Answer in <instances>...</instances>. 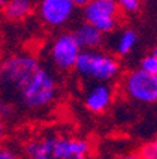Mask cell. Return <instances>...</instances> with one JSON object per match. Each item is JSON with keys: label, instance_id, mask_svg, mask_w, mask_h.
Listing matches in <instances>:
<instances>
[{"label": "cell", "instance_id": "cell-1", "mask_svg": "<svg viewBox=\"0 0 157 159\" xmlns=\"http://www.w3.org/2000/svg\"><path fill=\"white\" fill-rule=\"evenodd\" d=\"M2 81L26 108L41 109L57 97V81L34 56L19 53L2 64Z\"/></svg>", "mask_w": 157, "mask_h": 159}, {"label": "cell", "instance_id": "cell-2", "mask_svg": "<svg viewBox=\"0 0 157 159\" xmlns=\"http://www.w3.org/2000/svg\"><path fill=\"white\" fill-rule=\"evenodd\" d=\"M91 142L69 135H48L28 141L24 146L27 159H89Z\"/></svg>", "mask_w": 157, "mask_h": 159}, {"label": "cell", "instance_id": "cell-3", "mask_svg": "<svg viewBox=\"0 0 157 159\" xmlns=\"http://www.w3.org/2000/svg\"><path fill=\"white\" fill-rule=\"evenodd\" d=\"M75 71L84 78L108 83L118 77L119 63L111 54L98 50H82L75 64Z\"/></svg>", "mask_w": 157, "mask_h": 159}, {"label": "cell", "instance_id": "cell-4", "mask_svg": "<svg viewBox=\"0 0 157 159\" xmlns=\"http://www.w3.org/2000/svg\"><path fill=\"white\" fill-rule=\"evenodd\" d=\"M123 94L133 101L153 104L157 101V74L144 71L143 68L133 70L123 77Z\"/></svg>", "mask_w": 157, "mask_h": 159}, {"label": "cell", "instance_id": "cell-5", "mask_svg": "<svg viewBox=\"0 0 157 159\" xmlns=\"http://www.w3.org/2000/svg\"><path fill=\"white\" fill-rule=\"evenodd\" d=\"M122 10L115 0H89L84 6V20L102 33H112L119 26Z\"/></svg>", "mask_w": 157, "mask_h": 159}, {"label": "cell", "instance_id": "cell-6", "mask_svg": "<svg viewBox=\"0 0 157 159\" xmlns=\"http://www.w3.org/2000/svg\"><path fill=\"white\" fill-rule=\"evenodd\" d=\"M82 47L74 33H62L52 41L50 47V58L59 70L75 68V64L82 53Z\"/></svg>", "mask_w": 157, "mask_h": 159}, {"label": "cell", "instance_id": "cell-7", "mask_svg": "<svg viewBox=\"0 0 157 159\" xmlns=\"http://www.w3.org/2000/svg\"><path fill=\"white\" fill-rule=\"evenodd\" d=\"M75 6L74 0H40L38 14L46 24L61 27L69 21Z\"/></svg>", "mask_w": 157, "mask_h": 159}, {"label": "cell", "instance_id": "cell-8", "mask_svg": "<svg viewBox=\"0 0 157 159\" xmlns=\"http://www.w3.org/2000/svg\"><path fill=\"white\" fill-rule=\"evenodd\" d=\"M112 101H113L112 87L105 83H99L86 93L85 99H84V105L91 112L101 114L112 105Z\"/></svg>", "mask_w": 157, "mask_h": 159}, {"label": "cell", "instance_id": "cell-9", "mask_svg": "<svg viewBox=\"0 0 157 159\" xmlns=\"http://www.w3.org/2000/svg\"><path fill=\"white\" fill-rule=\"evenodd\" d=\"M76 40L79 41L84 50H95L102 46L103 43V34L99 29H96L94 24L84 21L78 29L74 31Z\"/></svg>", "mask_w": 157, "mask_h": 159}, {"label": "cell", "instance_id": "cell-10", "mask_svg": "<svg viewBox=\"0 0 157 159\" xmlns=\"http://www.w3.org/2000/svg\"><path fill=\"white\" fill-rule=\"evenodd\" d=\"M33 9V2L31 0H9L4 4V16L9 20H23L27 17Z\"/></svg>", "mask_w": 157, "mask_h": 159}, {"label": "cell", "instance_id": "cell-11", "mask_svg": "<svg viewBox=\"0 0 157 159\" xmlns=\"http://www.w3.org/2000/svg\"><path fill=\"white\" fill-rule=\"evenodd\" d=\"M137 41V34L133 30H124L119 36L118 43H116V53L119 56H126L133 50Z\"/></svg>", "mask_w": 157, "mask_h": 159}, {"label": "cell", "instance_id": "cell-12", "mask_svg": "<svg viewBox=\"0 0 157 159\" xmlns=\"http://www.w3.org/2000/svg\"><path fill=\"white\" fill-rule=\"evenodd\" d=\"M134 153H136L137 159H157V145L154 143V141L144 143Z\"/></svg>", "mask_w": 157, "mask_h": 159}, {"label": "cell", "instance_id": "cell-13", "mask_svg": "<svg viewBox=\"0 0 157 159\" xmlns=\"http://www.w3.org/2000/svg\"><path fill=\"white\" fill-rule=\"evenodd\" d=\"M140 68H143L147 73L157 74V57L154 54H149V56L143 57L140 61Z\"/></svg>", "mask_w": 157, "mask_h": 159}, {"label": "cell", "instance_id": "cell-14", "mask_svg": "<svg viewBox=\"0 0 157 159\" xmlns=\"http://www.w3.org/2000/svg\"><path fill=\"white\" fill-rule=\"evenodd\" d=\"M115 2H118L119 6L123 9V11H128V13L137 11L142 3L140 0H115Z\"/></svg>", "mask_w": 157, "mask_h": 159}, {"label": "cell", "instance_id": "cell-15", "mask_svg": "<svg viewBox=\"0 0 157 159\" xmlns=\"http://www.w3.org/2000/svg\"><path fill=\"white\" fill-rule=\"evenodd\" d=\"M0 159H20V158L17 156V153L14 152L13 149L2 148V151H0Z\"/></svg>", "mask_w": 157, "mask_h": 159}, {"label": "cell", "instance_id": "cell-16", "mask_svg": "<svg viewBox=\"0 0 157 159\" xmlns=\"http://www.w3.org/2000/svg\"><path fill=\"white\" fill-rule=\"evenodd\" d=\"M113 159H137V156H136V153H133V155H119L115 156Z\"/></svg>", "mask_w": 157, "mask_h": 159}, {"label": "cell", "instance_id": "cell-17", "mask_svg": "<svg viewBox=\"0 0 157 159\" xmlns=\"http://www.w3.org/2000/svg\"><path fill=\"white\" fill-rule=\"evenodd\" d=\"M74 2H75V4H76V6H81V7H84V6H85V4L89 2V0H74Z\"/></svg>", "mask_w": 157, "mask_h": 159}, {"label": "cell", "instance_id": "cell-18", "mask_svg": "<svg viewBox=\"0 0 157 159\" xmlns=\"http://www.w3.org/2000/svg\"><path fill=\"white\" fill-rule=\"evenodd\" d=\"M151 54H154V56H156V57H157V47H156V48H154V50H153V51H151Z\"/></svg>", "mask_w": 157, "mask_h": 159}, {"label": "cell", "instance_id": "cell-19", "mask_svg": "<svg viewBox=\"0 0 157 159\" xmlns=\"http://www.w3.org/2000/svg\"><path fill=\"white\" fill-rule=\"evenodd\" d=\"M154 143H156V145H157V136H156V139H154Z\"/></svg>", "mask_w": 157, "mask_h": 159}]
</instances>
